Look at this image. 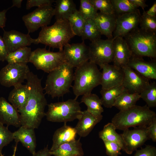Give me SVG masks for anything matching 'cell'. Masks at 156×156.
<instances>
[{"label": "cell", "instance_id": "6da1fadb", "mask_svg": "<svg viewBox=\"0 0 156 156\" xmlns=\"http://www.w3.org/2000/svg\"><path fill=\"white\" fill-rule=\"evenodd\" d=\"M26 80V84L29 89V99L25 107L18 112L21 116L22 126L37 129L46 116L44 110L48 105L47 101L44 93L41 79L30 71Z\"/></svg>", "mask_w": 156, "mask_h": 156}, {"label": "cell", "instance_id": "7a4b0ae2", "mask_svg": "<svg viewBox=\"0 0 156 156\" xmlns=\"http://www.w3.org/2000/svg\"><path fill=\"white\" fill-rule=\"evenodd\" d=\"M156 114L146 105H135L116 114L111 122L116 129L124 131L132 127H147L155 119Z\"/></svg>", "mask_w": 156, "mask_h": 156}, {"label": "cell", "instance_id": "3957f363", "mask_svg": "<svg viewBox=\"0 0 156 156\" xmlns=\"http://www.w3.org/2000/svg\"><path fill=\"white\" fill-rule=\"evenodd\" d=\"M41 29L35 44L41 43L60 51L75 36L68 20L56 21L53 25Z\"/></svg>", "mask_w": 156, "mask_h": 156}, {"label": "cell", "instance_id": "277c9868", "mask_svg": "<svg viewBox=\"0 0 156 156\" xmlns=\"http://www.w3.org/2000/svg\"><path fill=\"white\" fill-rule=\"evenodd\" d=\"M101 72L94 63L88 61L76 68L74 73V84L72 86L75 99L80 96L91 93L100 85Z\"/></svg>", "mask_w": 156, "mask_h": 156}, {"label": "cell", "instance_id": "5b68a950", "mask_svg": "<svg viewBox=\"0 0 156 156\" xmlns=\"http://www.w3.org/2000/svg\"><path fill=\"white\" fill-rule=\"evenodd\" d=\"M73 68L65 63L49 73L43 88L45 94L53 98L68 92L74 81Z\"/></svg>", "mask_w": 156, "mask_h": 156}, {"label": "cell", "instance_id": "8992f818", "mask_svg": "<svg viewBox=\"0 0 156 156\" xmlns=\"http://www.w3.org/2000/svg\"><path fill=\"white\" fill-rule=\"evenodd\" d=\"M123 38L132 55L156 58V32L146 31L138 27Z\"/></svg>", "mask_w": 156, "mask_h": 156}, {"label": "cell", "instance_id": "52a82bcc", "mask_svg": "<svg viewBox=\"0 0 156 156\" xmlns=\"http://www.w3.org/2000/svg\"><path fill=\"white\" fill-rule=\"evenodd\" d=\"M80 104L75 99L49 104L46 113L47 119L50 122L64 123L78 120L82 112Z\"/></svg>", "mask_w": 156, "mask_h": 156}, {"label": "cell", "instance_id": "ba28073f", "mask_svg": "<svg viewBox=\"0 0 156 156\" xmlns=\"http://www.w3.org/2000/svg\"><path fill=\"white\" fill-rule=\"evenodd\" d=\"M29 62L37 69L48 73L66 63L63 50L54 52L45 48L32 51Z\"/></svg>", "mask_w": 156, "mask_h": 156}, {"label": "cell", "instance_id": "9c48e42d", "mask_svg": "<svg viewBox=\"0 0 156 156\" xmlns=\"http://www.w3.org/2000/svg\"><path fill=\"white\" fill-rule=\"evenodd\" d=\"M30 71L27 64H8L0 70V84L8 88L22 84Z\"/></svg>", "mask_w": 156, "mask_h": 156}, {"label": "cell", "instance_id": "30bf717a", "mask_svg": "<svg viewBox=\"0 0 156 156\" xmlns=\"http://www.w3.org/2000/svg\"><path fill=\"white\" fill-rule=\"evenodd\" d=\"M53 16L54 8L52 5H48L38 8L24 15L22 18L29 34L35 32L40 27L47 26Z\"/></svg>", "mask_w": 156, "mask_h": 156}, {"label": "cell", "instance_id": "8fae6325", "mask_svg": "<svg viewBox=\"0 0 156 156\" xmlns=\"http://www.w3.org/2000/svg\"><path fill=\"white\" fill-rule=\"evenodd\" d=\"M113 39H99L90 44L89 61L97 65L112 62L113 57Z\"/></svg>", "mask_w": 156, "mask_h": 156}, {"label": "cell", "instance_id": "7c38bea8", "mask_svg": "<svg viewBox=\"0 0 156 156\" xmlns=\"http://www.w3.org/2000/svg\"><path fill=\"white\" fill-rule=\"evenodd\" d=\"M63 51L66 63L73 68L89 61V48L84 41L79 43H68L64 47Z\"/></svg>", "mask_w": 156, "mask_h": 156}, {"label": "cell", "instance_id": "4fadbf2b", "mask_svg": "<svg viewBox=\"0 0 156 156\" xmlns=\"http://www.w3.org/2000/svg\"><path fill=\"white\" fill-rule=\"evenodd\" d=\"M146 127H138L133 130L127 129L120 134L124 142L123 151L131 154L149 139Z\"/></svg>", "mask_w": 156, "mask_h": 156}, {"label": "cell", "instance_id": "5bb4252c", "mask_svg": "<svg viewBox=\"0 0 156 156\" xmlns=\"http://www.w3.org/2000/svg\"><path fill=\"white\" fill-rule=\"evenodd\" d=\"M141 14L140 10L116 16V27L113 33V40L125 36L139 27Z\"/></svg>", "mask_w": 156, "mask_h": 156}, {"label": "cell", "instance_id": "9a60e30c", "mask_svg": "<svg viewBox=\"0 0 156 156\" xmlns=\"http://www.w3.org/2000/svg\"><path fill=\"white\" fill-rule=\"evenodd\" d=\"M122 68L124 73L122 85L129 92L140 94L149 83V79L127 65Z\"/></svg>", "mask_w": 156, "mask_h": 156}, {"label": "cell", "instance_id": "2e32d148", "mask_svg": "<svg viewBox=\"0 0 156 156\" xmlns=\"http://www.w3.org/2000/svg\"><path fill=\"white\" fill-rule=\"evenodd\" d=\"M99 66L102 70L100 84L101 89L107 90L122 85L124 77L122 68L109 64Z\"/></svg>", "mask_w": 156, "mask_h": 156}, {"label": "cell", "instance_id": "e0dca14e", "mask_svg": "<svg viewBox=\"0 0 156 156\" xmlns=\"http://www.w3.org/2000/svg\"><path fill=\"white\" fill-rule=\"evenodd\" d=\"M3 39L8 53L19 49L35 44V39L32 38L29 34H24L15 30L4 31Z\"/></svg>", "mask_w": 156, "mask_h": 156}, {"label": "cell", "instance_id": "ac0fdd59", "mask_svg": "<svg viewBox=\"0 0 156 156\" xmlns=\"http://www.w3.org/2000/svg\"><path fill=\"white\" fill-rule=\"evenodd\" d=\"M113 65L121 68L127 66L132 53L124 38L118 37L113 40Z\"/></svg>", "mask_w": 156, "mask_h": 156}, {"label": "cell", "instance_id": "d6986e66", "mask_svg": "<svg viewBox=\"0 0 156 156\" xmlns=\"http://www.w3.org/2000/svg\"><path fill=\"white\" fill-rule=\"evenodd\" d=\"M148 79H156V61L148 62L132 55L127 65Z\"/></svg>", "mask_w": 156, "mask_h": 156}, {"label": "cell", "instance_id": "ffe728a7", "mask_svg": "<svg viewBox=\"0 0 156 156\" xmlns=\"http://www.w3.org/2000/svg\"><path fill=\"white\" fill-rule=\"evenodd\" d=\"M0 123L8 127L10 125L16 127L21 126L20 113L3 97H0Z\"/></svg>", "mask_w": 156, "mask_h": 156}, {"label": "cell", "instance_id": "44dd1931", "mask_svg": "<svg viewBox=\"0 0 156 156\" xmlns=\"http://www.w3.org/2000/svg\"><path fill=\"white\" fill-rule=\"evenodd\" d=\"M102 118V115L98 116H95L87 109L82 111L81 115L75 127L77 134L80 137H86Z\"/></svg>", "mask_w": 156, "mask_h": 156}, {"label": "cell", "instance_id": "7402d4cb", "mask_svg": "<svg viewBox=\"0 0 156 156\" xmlns=\"http://www.w3.org/2000/svg\"><path fill=\"white\" fill-rule=\"evenodd\" d=\"M116 18L114 14H107L99 12L93 19L101 35L105 36L108 39H113Z\"/></svg>", "mask_w": 156, "mask_h": 156}, {"label": "cell", "instance_id": "603a6c76", "mask_svg": "<svg viewBox=\"0 0 156 156\" xmlns=\"http://www.w3.org/2000/svg\"><path fill=\"white\" fill-rule=\"evenodd\" d=\"M16 144L20 142L33 155L36 152V138L34 129L21 126L13 132Z\"/></svg>", "mask_w": 156, "mask_h": 156}, {"label": "cell", "instance_id": "cb8c5ba5", "mask_svg": "<svg viewBox=\"0 0 156 156\" xmlns=\"http://www.w3.org/2000/svg\"><path fill=\"white\" fill-rule=\"evenodd\" d=\"M10 92L8 99L18 111L23 109L26 105L29 95V89L27 84L17 85Z\"/></svg>", "mask_w": 156, "mask_h": 156}, {"label": "cell", "instance_id": "d4e9b609", "mask_svg": "<svg viewBox=\"0 0 156 156\" xmlns=\"http://www.w3.org/2000/svg\"><path fill=\"white\" fill-rule=\"evenodd\" d=\"M77 134L75 128L66 125H64L55 131L52 138L53 143L50 151H53L60 145L75 140Z\"/></svg>", "mask_w": 156, "mask_h": 156}, {"label": "cell", "instance_id": "484cf974", "mask_svg": "<svg viewBox=\"0 0 156 156\" xmlns=\"http://www.w3.org/2000/svg\"><path fill=\"white\" fill-rule=\"evenodd\" d=\"M50 153L55 156H83L84 155L80 139L63 144L56 149L50 151Z\"/></svg>", "mask_w": 156, "mask_h": 156}, {"label": "cell", "instance_id": "4316f807", "mask_svg": "<svg viewBox=\"0 0 156 156\" xmlns=\"http://www.w3.org/2000/svg\"><path fill=\"white\" fill-rule=\"evenodd\" d=\"M54 8V16L56 21L68 20L69 17L77 10L72 0H56Z\"/></svg>", "mask_w": 156, "mask_h": 156}, {"label": "cell", "instance_id": "83f0119b", "mask_svg": "<svg viewBox=\"0 0 156 156\" xmlns=\"http://www.w3.org/2000/svg\"><path fill=\"white\" fill-rule=\"evenodd\" d=\"M127 91L122 85L107 90L101 89L100 92L101 96L100 99L102 105L107 108H111L116 99L121 94Z\"/></svg>", "mask_w": 156, "mask_h": 156}, {"label": "cell", "instance_id": "f1b7e54d", "mask_svg": "<svg viewBox=\"0 0 156 156\" xmlns=\"http://www.w3.org/2000/svg\"><path fill=\"white\" fill-rule=\"evenodd\" d=\"M82 96L81 103H83L86 105L87 107V110L95 116H102L104 109L99 97L92 93Z\"/></svg>", "mask_w": 156, "mask_h": 156}, {"label": "cell", "instance_id": "f546056e", "mask_svg": "<svg viewBox=\"0 0 156 156\" xmlns=\"http://www.w3.org/2000/svg\"><path fill=\"white\" fill-rule=\"evenodd\" d=\"M114 125L111 122L105 125L103 129L99 132V138L103 141H107L118 144L123 150L124 142L120 135L117 133Z\"/></svg>", "mask_w": 156, "mask_h": 156}, {"label": "cell", "instance_id": "4dcf8cb0", "mask_svg": "<svg viewBox=\"0 0 156 156\" xmlns=\"http://www.w3.org/2000/svg\"><path fill=\"white\" fill-rule=\"evenodd\" d=\"M140 98L139 94L126 91L116 99L113 106L116 107L120 111L127 110L135 105Z\"/></svg>", "mask_w": 156, "mask_h": 156}, {"label": "cell", "instance_id": "1f68e13d", "mask_svg": "<svg viewBox=\"0 0 156 156\" xmlns=\"http://www.w3.org/2000/svg\"><path fill=\"white\" fill-rule=\"evenodd\" d=\"M32 51L30 47H26L8 53L5 60L8 64L21 63L27 64L29 60Z\"/></svg>", "mask_w": 156, "mask_h": 156}, {"label": "cell", "instance_id": "d6a6232c", "mask_svg": "<svg viewBox=\"0 0 156 156\" xmlns=\"http://www.w3.org/2000/svg\"><path fill=\"white\" fill-rule=\"evenodd\" d=\"M101 35L93 19H87L85 20L81 36L83 41L88 39L91 42H93L101 39Z\"/></svg>", "mask_w": 156, "mask_h": 156}, {"label": "cell", "instance_id": "836d02e7", "mask_svg": "<svg viewBox=\"0 0 156 156\" xmlns=\"http://www.w3.org/2000/svg\"><path fill=\"white\" fill-rule=\"evenodd\" d=\"M142 98L150 108L156 106V83H150L139 94Z\"/></svg>", "mask_w": 156, "mask_h": 156}, {"label": "cell", "instance_id": "e575fe53", "mask_svg": "<svg viewBox=\"0 0 156 156\" xmlns=\"http://www.w3.org/2000/svg\"><path fill=\"white\" fill-rule=\"evenodd\" d=\"M114 14L116 16L137 11L138 8L129 0H111Z\"/></svg>", "mask_w": 156, "mask_h": 156}, {"label": "cell", "instance_id": "d590c367", "mask_svg": "<svg viewBox=\"0 0 156 156\" xmlns=\"http://www.w3.org/2000/svg\"><path fill=\"white\" fill-rule=\"evenodd\" d=\"M68 21L70 23L75 35L81 36L85 20L79 13L78 10L69 17Z\"/></svg>", "mask_w": 156, "mask_h": 156}, {"label": "cell", "instance_id": "8d00e7d4", "mask_svg": "<svg viewBox=\"0 0 156 156\" xmlns=\"http://www.w3.org/2000/svg\"><path fill=\"white\" fill-rule=\"evenodd\" d=\"M78 12L84 20L94 19L98 13V10L90 3L89 0H80Z\"/></svg>", "mask_w": 156, "mask_h": 156}, {"label": "cell", "instance_id": "74e56055", "mask_svg": "<svg viewBox=\"0 0 156 156\" xmlns=\"http://www.w3.org/2000/svg\"><path fill=\"white\" fill-rule=\"evenodd\" d=\"M139 25L140 28L143 30L156 32V16H150L143 12L140 18Z\"/></svg>", "mask_w": 156, "mask_h": 156}, {"label": "cell", "instance_id": "f35d334b", "mask_svg": "<svg viewBox=\"0 0 156 156\" xmlns=\"http://www.w3.org/2000/svg\"><path fill=\"white\" fill-rule=\"evenodd\" d=\"M90 3L100 12L107 14H114L111 0H89Z\"/></svg>", "mask_w": 156, "mask_h": 156}, {"label": "cell", "instance_id": "ab89813d", "mask_svg": "<svg viewBox=\"0 0 156 156\" xmlns=\"http://www.w3.org/2000/svg\"><path fill=\"white\" fill-rule=\"evenodd\" d=\"M14 140L13 132L9 130L8 127L0 123V155L3 148Z\"/></svg>", "mask_w": 156, "mask_h": 156}, {"label": "cell", "instance_id": "60d3db41", "mask_svg": "<svg viewBox=\"0 0 156 156\" xmlns=\"http://www.w3.org/2000/svg\"><path fill=\"white\" fill-rule=\"evenodd\" d=\"M106 149V153L109 156H118L121 154L122 148L118 144L111 142L103 141Z\"/></svg>", "mask_w": 156, "mask_h": 156}, {"label": "cell", "instance_id": "b9f144b4", "mask_svg": "<svg viewBox=\"0 0 156 156\" xmlns=\"http://www.w3.org/2000/svg\"><path fill=\"white\" fill-rule=\"evenodd\" d=\"M55 1L53 0H27L26 4V9H30L34 7L38 8L47 5H52Z\"/></svg>", "mask_w": 156, "mask_h": 156}, {"label": "cell", "instance_id": "7bdbcfd3", "mask_svg": "<svg viewBox=\"0 0 156 156\" xmlns=\"http://www.w3.org/2000/svg\"><path fill=\"white\" fill-rule=\"evenodd\" d=\"M133 156H156V148L150 145H147L144 148L137 150Z\"/></svg>", "mask_w": 156, "mask_h": 156}, {"label": "cell", "instance_id": "ee69618b", "mask_svg": "<svg viewBox=\"0 0 156 156\" xmlns=\"http://www.w3.org/2000/svg\"><path fill=\"white\" fill-rule=\"evenodd\" d=\"M147 132L149 139L154 142L156 141V118L146 127Z\"/></svg>", "mask_w": 156, "mask_h": 156}, {"label": "cell", "instance_id": "f6af8a7d", "mask_svg": "<svg viewBox=\"0 0 156 156\" xmlns=\"http://www.w3.org/2000/svg\"><path fill=\"white\" fill-rule=\"evenodd\" d=\"M8 53L6 47L4 40L0 36V61L4 62Z\"/></svg>", "mask_w": 156, "mask_h": 156}, {"label": "cell", "instance_id": "bcb514c9", "mask_svg": "<svg viewBox=\"0 0 156 156\" xmlns=\"http://www.w3.org/2000/svg\"><path fill=\"white\" fill-rule=\"evenodd\" d=\"M50 150L48 148V145L44 148L36 152L33 156H51Z\"/></svg>", "mask_w": 156, "mask_h": 156}, {"label": "cell", "instance_id": "7dc6e473", "mask_svg": "<svg viewBox=\"0 0 156 156\" xmlns=\"http://www.w3.org/2000/svg\"><path fill=\"white\" fill-rule=\"evenodd\" d=\"M8 9L0 11V28H3L5 26L6 21V14Z\"/></svg>", "mask_w": 156, "mask_h": 156}, {"label": "cell", "instance_id": "c3c4849f", "mask_svg": "<svg viewBox=\"0 0 156 156\" xmlns=\"http://www.w3.org/2000/svg\"><path fill=\"white\" fill-rule=\"evenodd\" d=\"M133 4L135 5L138 8L141 7L143 10L144 8L148 6L146 4V1L145 0H129Z\"/></svg>", "mask_w": 156, "mask_h": 156}, {"label": "cell", "instance_id": "681fc988", "mask_svg": "<svg viewBox=\"0 0 156 156\" xmlns=\"http://www.w3.org/2000/svg\"><path fill=\"white\" fill-rule=\"evenodd\" d=\"M143 12L150 16H156V1L154 2L152 6L148 10H144Z\"/></svg>", "mask_w": 156, "mask_h": 156}, {"label": "cell", "instance_id": "f907efd6", "mask_svg": "<svg viewBox=\"0 0 156 156\" xmlns=\"http://www.w3.org/2000/svg\"><path fill=\"white\" fill-rule=\"evenodd\" d=\"M22 1V0H13L12 1V5L11 8L16 7L18 8H21Z\"/></svg>", "mask_w": 156, "mask_h": 156}, {"label": "cell", "instance_id": "816d5d0a", "mask_svg": "<svg viewBox=\"0 0 156 156\" xmlns=\"http://www.w3.org/2000/svg\"><path fill=\"white\" fill-rule=\"evenodd\" d=\"M17 144H16L14 148V153L11 156H16V153L17 149ZM0 156H4L2 153L0 155Z\"/></svg>", "mask_w": 156, "mask_h": 156}, {"label": "cell", "instance_id": "f5cc1de1", "mask_svg": "<svg viewBox=\"0 0 156 156\" xmlns=\"http://www.w3.org/2000/svg\"></svg>", "mask_w": 156, "mask_h": 156}]
</instances>
